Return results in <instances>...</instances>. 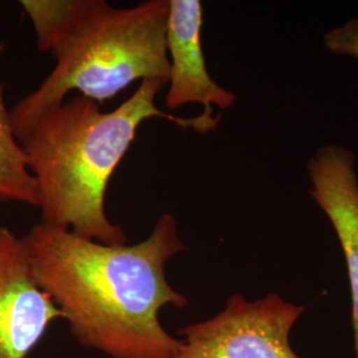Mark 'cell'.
<instances>
[{
  "label": "cell",
  "instance_id": "6da1fadb",
  "mask_svg": "<svg viewBox=\"0 0 358 358\" xmlns=\"http://www.w3.org/2000/svg\"><path fill=\"white\" fill-rule=\"evenodd\" d=\"M32 273L84 348L109 358H173L182 345L159 312L189 300L166 278L186 250L177 219L162 214L140 243L103 244L38 222L23 238Z\"/></svg>",
  "mask_w": 358,
  "mask_h": 358
},
{
  "label": "cell",
  "instance_id": "7a4b0ae2",
  "mask_svg": "<svg viewBox=\"0 0 358 358\" xmlns=\"http://www.w3.org/2000/svg\"><path fill=\"white\" fill-rule=\"evenodd\" d=\"M166 85L164 80H143L109 112L75 94L27 129L19 141L38 185L41 223L100 243L127 244L122 227L106 215L105 195L138 128L146 120L162 118L205 134L199 115L177 117L157 106L155 99Z\"/></svg>",
  "mask_w": 358,
  "mask_h": 358
},
{
  "label": "cell",
  "instance_id": "3957f363",
  "mask_svg": "<svg viewBox=\"0 0 358 358\" xmlns=\"http://www.w3.org/2000/svg\"><path fill=\"white\" fill-rule=\"evenodd\" d=\"M167 15L169 0L129 8L92 0L81 20L53 47V71L10 110L16 138L72 92L103 105L136 81L167 83Z\"/></svg>",
  "mask_w": 358,
  "mask_h": 358
},
{
  "label": "cell",
  "instance_id": "277c9868",
  "mask_svg": "<svg viewBox=\"0 0 358 358\" xmlns=\"http://www.w3.org/2000/svg\"><path fill=\"white\" fill-rule=\"evenodd\" d=\"M304 310L275 292L256 300L231 294L215 316L179 331L173 358H301L289 337Z\"/></svg>",
  "mask_w": 358,
  "mask_h": 358
},
{
  "label": "cell",
  "instance_id": "5b68a950",
  "mask_svg": "<svg viewBox=\"0 0 358 358\" xmlns=\"http://www.w3.org/2000/svg\"><path fill=\"white\" fill-rule=\"evenodd\" d=\"M60 309L35 280L23 238L0 227V358H27Z\"/></svg>",
  "mask_w": 358,
  "mask_h": 358
},
{
  "label": "cell",
  "instance_id": "8992f818",
  "mask_svg": "<svg viewBox=\"0 0 358 358\" xmlns=\"http://www.w3.org/2000/svg\"><path fill=\"white\" fill-rule=\"evenodd\" d=\"M203 7L199 0H169L166 48L170 76L166 108L173 113L187 103H201L199 115L207 133L217 128L220 115L214 117V106L222 110L236 103V96L210 76L202 48Z\"/></svg>",
  "mask_w": 358,
  "mask_h": 358
},
{
  "label": "cell",
  "instance_id": "52a82bcc",
  "mask_svg": "<svg viewBox=\"0 0 358 358\" xmlns=\"http://www.w3.org/2000/svg\"><path fill=\"white\" fill-rule=\"evenodd\" d=\"M355 166L356 154L337 143L319 148L307 164L309 195L332 223L345 257L358 358V176Z\"/></svg>",
  "mask_w": 358,
  "mask_h": 358
},
{
  "label": "cell",
  "instance_id": "ba28073f",
  "mask_svg": "<svg viewBox=\"0 0 358 358\" xmlns=\"http://www.w3.org/2000/svg\"><path fill=\"white\" fill-rule=\"evenodd\" d=\"M4 44H0V57ZM0 202L40 206L38 185L28 169L24 149L13 133L10 110L6 108L0 85Z\"/></svg>",
  "mask_w": 358,
  "mask_h": 358
},
{
  "label": "cell",
  "instance_id": "9c48e42d",
  "mask_svg": "<svg viewBox=\"0 0 358 358\" xmlns=\"http://www.w3.org/2000/svg\"><path fill=\"white\" fill-rule=\"evenodd\" d=\"M92 0H22L36 36L38 50L51 52L76 26L90 8Z\"/></svg>",
  "mask_w": 358,
  "mask_h": 358
},
{
  "label": "cell",
  "instance_id": "30bf717a",
  "mask_svg": "<svg viewBox=\"0 0 358 358\" xmlns=\"http://www.w3.org/2000/svg\"><path fill=\"white\" fill-rule=\"evenodd\" d=\"M322 44L334 56H346L358 60V17L328 31Z\"/></svg>",
  "mask_w": 358,
  "mask_h": 358
}]
</instances>
